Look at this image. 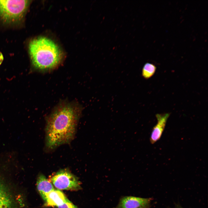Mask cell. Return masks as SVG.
<instances>
[{
	"label": "cell",
	"mask_w": 208,
	"mask_h": 208,
	"mask_svg": "<svg viewBox=\"0 0 208 208\" xmlns=\"http://www.w3.org/2000/svg\"><path fill=\"white\" fill-rule=\"evenodd\" d=\"M82 110L78 103L67 101L60 102L55 107L47 120L46 143L48 148L53 149L72 140Z\"/></svg>",
	"instance_id": "obj_1"
},
{
	"label": "cell",
	"mask_w": 208,
	"mask_h": 208,
	"mask_svg": "<svg viewBox=\"0 0 208 208\" xmlns=\"http://www.w3.org/2000/svg\"><path fill=\"white\" fill-rule=\"evenodd\" d=\"M68 199L64 194L58 190L55 189L46 195L45 205L47 206H58L66 201Z\"/></svg>",
	"instance_id": "obj_8"
},
{
	"label": "cell",
	"mask_w": 208,
	"mask_h": 208,
	"mask_svg": "<svg viewBox=\"0 0 208 208\" xmlns=\"http://www.w3.org/2000/svg\"><path fill=\"white\" fill-rule=\"evenodd\" d=\"M51 180L58 189L76 191L81 188L77 178L67 169L60 170L51 177Z\"/></svg>",
	"instance_id": "obj_5"
},
{
	"label": "cell",
	"mask_w": 208,
	"mask_h": 208,
	"mask_svg": "<svg viewBox=\"0 0 208 208\" xmlns=\"http://www.w3.org/2000/svg\"><path fill=\"white\" fill-rule=\"evenodd\" d=\"M33 68L41 72L55 69L62 62L63 54L58 46L51 39L40 36L32 40L28 46Z\"/></svg>",
	"instance_id": "obj_3"
},
{
	"label": "cell",
	"mask_w": 208,
	"mask_h": 208,
	"mask_svg": "<svg viewBox=\"0 0 208 208\" xmlns=\"http://www.w3.org/2000/svg\"><path fill=\"white\" fill-rule=\"evenodd\" d=\"M3 60V57L2 53L0 51V65Z\"/></svg>",
	"instance_id": "obj_12"
},
{
	"label": "cell",
	"mask_w": 208,
	"mask_h": 208,
	"mask_svg": "<svg viewBox=\"0 0 208 208\" xmlns=\"http://www.w3.org/2000/svg\"><path fill=\"white\" fill-rule=\"evenodd\" d=\"M151 198L133 196H125L120 200L115 208H146L151 201Z\"/></svg>",
	"instance_id": "obj_6"
},
{
	"label": "cell",
	"mask_w": 208,
	"mask_h": 208,
	"mask_svg": "<svg viewBox=\"0 0 208 208\" xmlns=\"http://www.w3.org/2000/svg\"></svg>",
	"instance_id": "obj_13"
},
{
	"label": "cell",
	"mask_w": 208,
	"mask_h": 208,
	"mask_svg": "<svg viewBox=\"0 0 208 208\" xmlns=\"http://www.w3.org/2000/svg\"><path fill=\"white\" fill-rule=\"evenodd\" d=\"M156 70V67L153 64L149 62L146 63L142 70V75L146 79L151 78L154 74Z\"/></svg>",
	"instance_id": "obj_10"
},
{
	"label": "cell",
	"mask_w": 208,
	"mask_h": 208,
	"mask_svg": "<svg viewBox=\"0 0 208 208\" xmlns=\"http://www.w3.org/2000/svg\"><path fill=\"white\" fill-rule=\"evenodd\" d=\"M36 185L38 191L44 201L47 194L54 189L52 183L42 174L38 177Z\"/></svg>",
	"instance_id": "obj_9"
},
{
	"label": "cell",
	"mask_w": 208,
	"mask_h": 208,
	"mask_svg": "<svg viewBox=\"0 0 208 208\" xmlns=\"http://www.w3.org/2000/svg\"><path fill=\"white\" fill-rule=\"evenodd\" d=\"M12 163L0 158V208H28L25 189L15 180Z\"/></svg>",
	"instance_id": "obj_2"
},
{
	"label": "cell",
	"mask_w": 208,
	"mask_h": 208,
	"mask_svg": "<svg viewBox=\"0 0 208 208\" xmlns=\"http://www.w3.org/2000/svg\"><path fill=\"white\" fill-rule=\"evenodd\" d=\"M169 113L156 114L157 123L153 127L150 138L151 143L153 144L160 138L164 129Z\"/></svg>",
	"instance_id": "obj_7"
},
{
	"label": "cell",
	"mask_w": 208,
	"mask_h": 208,
	"mask_svg": "<svg viewBox=\"0 0 208 208\" xmlns=\"http://www.w3.org/2000/svg\"><path fill=\"white\" fill-rule=\"evenodd\" d=\"M29 1L25 0H0V18L9 23L21 21L27 10Z\"/></svg>",
	"instance_id": "obj_4"
},
{
	"label": "cell",
	"mask_w": 208,
	"mask_h": 208,
	"mask_svg": "<svg viewBox=\"0 0 208 208\" xmlns=\"http://www.w3.org/2000/svg\"><path fill=\"white\" fill-rule=\"evenodd\" d=\"M57 207L58 208H77L68 199L62 204L58 206Z\"/></svg>",
	"instance_id": "obj_11"
}]
</instances>
